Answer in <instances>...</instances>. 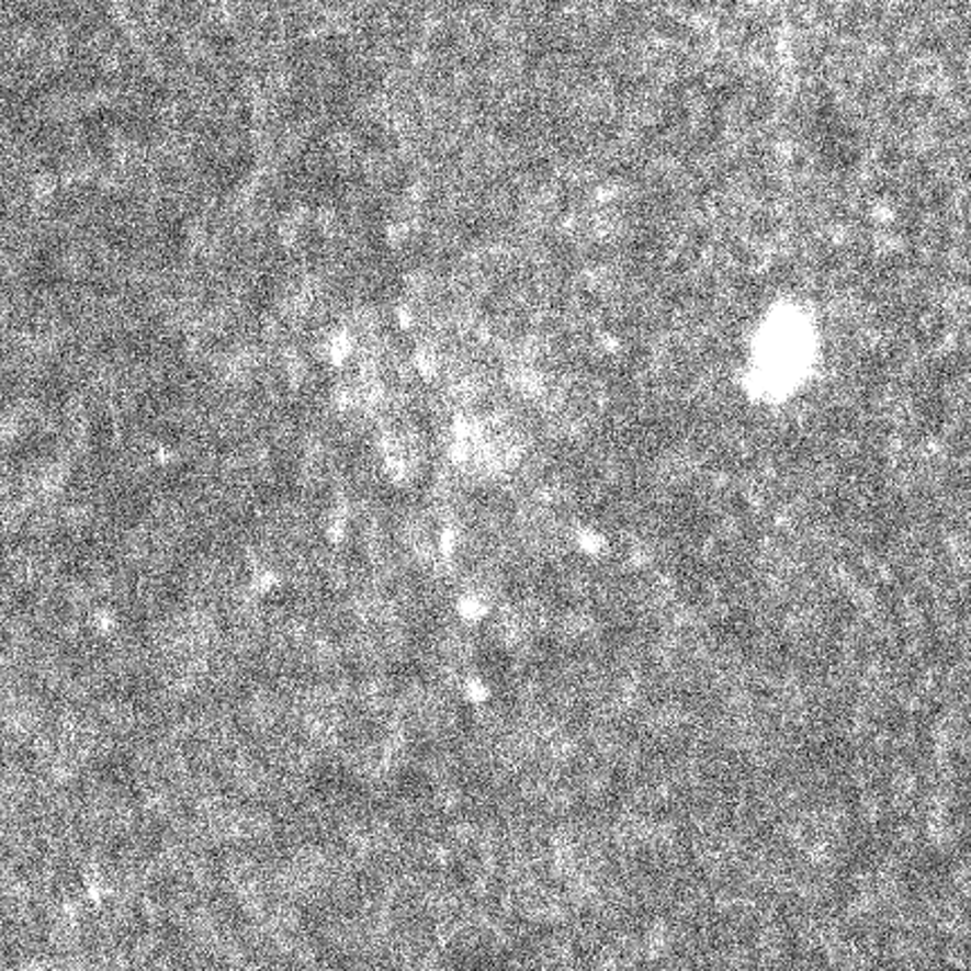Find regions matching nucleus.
Here are the masks:
<instances>
[{
    "label": "nucleus",
    "mask_w": 971,
    "mask_h": 971,
    "mask_svg": "<svg viewBox=\"0 0 971 971\" xmlns=\"http://www.w3.org/2000/svg\"><path fill=\"white\" fill-rule=\"evenodd\" d=\"M306 790L319 803L336 808H353L366 799V784L358 769L336 758H321L308 767Z\"/></svg>",
    "instance_id": "f257e3e1"
},
{
    "label": "nucleus",
    "mask_w": 971,
    "mask_h": 971,
    "mask_svg": "<svg viewBox=\"0 0 971 971\" xmlns=\"http://www.w3.org/2000/svg\"><path fill=\"white\" fill-rule=\"evenodd\" d=\"M340 739L349 749L366 752L379 747L385 739V724L379 715L369 711H355L342 720Z\"/></svg>",
    "instance_id": "f03ea898"
},
{
    "label": "nucleus",
    "mask_w": 971,
    "mask_h": 971,
    "mask_svg": "<svg viewBox=\"0 0 971 971\" xmlns=\"http://www.w3.org/2000/svg\"><path fill=\"white\" fill-rule=\"evenodd\" d=\"M392 790L398 799L407 803H419L424 799H430L434 794V780L430 771L416 767V765H403L392 776Z\"/></svg>",
    "instance_id": "7ed1b4c3"
},
{
    "label": "nucleus",
    "mask_w": 971,
    "mask_h": 971,
    "mask_svg": "<svg viewBox=\"0 0 971 971\" xmlns=\"http://www.w3.org/2000/svg\"><path fill=\"white\" fill-rule=\"evenodd\" d=\"M92 774L109 790H120V792H131L137 782L135 769L131 765V758H126L124 754L117 752H109L104 756H100L95 760V767H92Z\"/></svg>",
    "instance_id": "20e7f679"
},
{
    "label": "nucleus",
    "mask_w": 971,
    "mask_h": 971,
    "mask_svg": "<svg viewBox=\"0 0 971 971\" xmlns=\"http://www.w3.org/2000/svg\"><path fill=\"white\" fill-rule=\"evenodd\" d=\"M430 677V666L416 655H403L387 666V684L396 692H411L421 688Z\"/></svg>",
    "instance_id": "39448f33"
}]
</instances>
